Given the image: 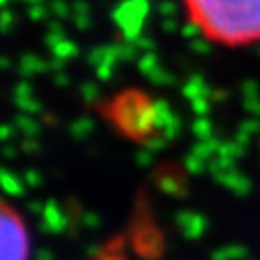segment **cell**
<instances>
[{"instance_id": "cell-1", "label": "cell", "mask_w": 260, "mask_h": 260, "mask_svg": "<svg viewBox=\"0 0 260 260\" xmlns=\"http://www.w3.org/2000/svg\"><path fill=\"white\" fill-rule=\"evenodd\" d=\"M190 25L228 47L260 43V0H184Z\"/></svg>"}, {"instance_id": "cell-2", "label": "cell", "mask_w": 260, "mask_h": 260, "mask_svg": "<svg viewBox=\"0 0 260 260\" xmlns=\"http://www.w3.org/2000/svg\"><path fill=\"white\" fill-rule=\"evenodd\" d=\"M113 123L129 138H144L154 123L152 103L138 90H127L113 99L109 107Z\"/></svg>"}, {"instance_id": "cell-3", "label": "cell", "mask_w": 260, "mask_h": 260, "mask_svg": "<svg viewBox=\"0 0 260 260\" xmlns=\"http://www.w3.org/2000/svg\"><path fill=\"white\" fill-rule=\"evenodd\" d=\"M0 260H29V234L23 217L0 199Z\"/></svg>"}, {"instance_id": "cell-4", "label": "cell", "mask_w": 260, "mask_h": 260, "mask_svg": "<svg viewBox=\"0 0 260 260\" xmlns=\"http://www.w3.org/2000/svg\"><path fill=\"white\" fill-rule=\"evenodd\" d=\"M148 9V0H123L119 7L113 9V21L119 25L125 41H136L140 37Z\"/></svg>"}, {"instance_id": "cell-5", "label": "cell", "mask_w": 260, "mask_h": 260, "mask_svg": "<svg viewBox=\"0 0 260 260\" xmlns=\"http://www.w3.org/2000/svg\"><path fill=\"white\" fill-rule=\"evenodd\" d=\"M66 228H68V215H66V211L61 209L59 203L47 201L45 203V209L41 213V230L43 232L57 234V232H63Z\"/></svg>"}, {"instance_id": "cell-6", "label": "cell", "mask_w": 260, "mask_h": 260, "mask_svg": "<svg viewBox=\"0 0 260 260\" xmlns=\"http://www.w3.org/2000/svg\"><path fill=\"white\" fill-rule=\"evenodd\" d=\"M45 70H49V61H45L43 57H39L35 53H25L19 61V72L23 78H31V76L41 74Z\"/></svg>"}, {"instance_id": "cell-7", "label": "cell", "mask_w": 260, "mask_h": 260, "mask_svg": "<svg viewBox=\"0 0 260 260\" xmlns=\"http://www.w3.org/2000/svg\"><path fill=\"white\" fill-rule=\"evenodd\" d=\"M0 188L7 194H13V197H23L27 184H25L23 176H17L15 172H11L7 168H0Z\"/></svg>"}, {"instance_id": "cell-8", "label": "cell", "mask_w": 260, "mask_h": 260, "mask_svg": "<svg viewBox=\"0 0 260 260\" xmlns=\"http://www.w3.org/2000/svg\"><path fill=\"white\" fill-rule=\"evenodd\" d=\"M72 21L76 25L78 31H88L92 25V15H90V7L84 0H76L72 3Z\"/></svg>"}, {"instance_id": "cell-9", "label": "cell", "mask_w": 260, "mask_h": 260, "mask_svg": "<svg viewBox=\"0 0 260 260\" xmlns=\"http://www.w3.org/2000/svg\"><path fill=\"white\" fill-rule=\"evenodd\" d=\"M92 132H94V121H92L90 117H78V119L70 125V134H72V138L78 140V142L86 140Z\"/></svg>"}, {"instance_id": "cell-10", "label": "cell", "mask_w": 260, "mask_h": 260, "mask_svg": "<svg viewBox=\"0 0 260 260\" xmlns=\"http://www.w3.org/2000/svg\"><path fill=\"white\" fill-rule=\"evenodd\" d=\"M15 125L21 129V132L27 136V138H35L39 134V123L35 121L33 115H27V113H21L17 119H15Z\"/></svg>"}, {"instance_id": "cell-11", "label": "cell", "mask_w": 260, "mask_h": 260, "mask_svg": "<svg viewBox=\"0 0 260 260\" xmlns=\"http://www.w3.org/2000/svg\"><path fill=\"white\" fill-rule=\"evenodd\" d=\"M51 51H53V57H59V59H63V61H68V59H72V57L78 55V43L72 41V39H63V41H61L59 45H55Z\"/></svg>"}, {"instance_id": "cell-12", "label": "cell", "mask_w": 260, "mask_h": 260, "mask_svg": "<svg viewBox=\"0 0 260 260\" xmlns=\"http://www.w3.org/2000/svg\"><path fill=\"white\" fill-rule=\"evenodd\" d=\"M63 39H68V37H66V31H63L61 23H59V21H53V23H49V27H47V33H45V45L53 49V47H55V45H59Z\"/></svg>"}, {"instance_id": "cell-13", "label": "cell", "mask_w": 260, "mask_h": 260, "mask_svg": "<svg viewBox=\"0 0 260 260\" xmlns=\"http://www.w3.org/2000/svg\"><path fill=\"white\" fill-rule=\"evenodd\" d=\"M49 11H51V15H53L57 21H63V19L72 17V5H68L66 0H51Z\"/></svg>"}, {"instance_id": "cell-14", "label": "cell", "mask_w": 260, "mask_h": 260, "mask_svg": "<svg viewBox=\"0 0 260 260\" xmlns=\"http://www.w3.org/2000/svg\"><path fill=\"white\" fill-rule=\"evenodd\" d=\"M15 101H17V107L21 109V113H27V115L41 113V103L35 96H25V99H15Z\"/></svg>"}, {"instance_id": "cell-15", "label": "cell", "mask_w": 260, "mask_h": 260, "mask_svg": "<svg viewBox=\"0 0 260 260\" xmlns=\"http://www.w3.org/2000/svg\"><path fill=\"white\" fill-rule=\"evenodd\" d=\"M80 94H82L84 101L94 103V101L101 96V90H99V86H96L94 82H84V84L80 86Z\"/></svg>"}, {"instance_id": "cell-16", "label": "cell", "mask_w": 260, "mask_h": 260, "mask_svg": "<svg viewBox=\"0 0 260 260\" xmlns=\"http://www.w3.org/2000/svg\"><path fill=\"white\" fill-rule=\"evenodd\" d=\"M15 27V13L9 9L0 11V33H9Z\"/></svg>"}, {"instance_id": "cell-17", "label": "cell", "mask_w": 260, "mask_h": 260, "mask_svg": "<svg viewBox=\"0 0 260 260\" xmlns=\"http://www.w3.org/2000/svg\"><path fill=\"white\" fill-rule=\"evenodd\" d=\"M27 15H29L31 21H45L51 15V11L45 5H33V7H29V13Z\"/></svg>"}, {"instance_id": "cell-18", "label": "cell", "mask_w": 260, "mask_h": 260, "mask_svg": "<svg viewBox=\"0 0 260 260\" xmlns=\"http://www.w3.org/2000/svg\"><path fill=\"white\" fill-rule=\"evenodd\" d=\"M119 57L129 61V59H134L136 57V43L134 41H125V43H119Z\"/></svg>"}, {"instance_id": "cell-19", "label": "cell", "mask_w": 260, "mask_h": 260, "mask_svg": "<svg viewBox=\"0 0 260 260\" xmlns=\"http://www.w3.org/2000/svg\"><path fill=\"white\" fill-rule=\"evenodd\" d=\"M25 96H35V90L29 80H21L15 86V99H25Z\"/></svg>"}, {"instance_id": "cell-20", "label": "cell", "mask_w": 260, "mask_h": 260, "mask_svg": "<svg viewBox=\"0 0 260 260\" xmlns=\"http://www.w3.org/2000/svg\"><path fill=\"white\" fill-rule=\"evenodd\" d=\"M103 59H105V45L101 47H92L90 51H88V63L90 66H94V68H99L101 63H103Z\"/></svg>"}, {"instance_id": "cell-21", "label": "cell", "mask_w": 260, "mask_h": 260, "mask_svg": "<svg viewBox=\"0 0 260 260\" xmlns=\"http://www.w3.org/2000/svg\"><path fill=\"white\" fill-rule=\"evenodd\" d=\"M23 180H25V184H27V186H39L43 178H41V172H39V170H33V168H29V170L25 172Z\"/></svg>"}, {"instance_id": "cell-22", "label": "cell", "mask_w": 260, "mask_h": 260, "mask_svg": "<svg viewBox=\"0 0 260 260\" xmlns=\"http://www.w3.org/2000/svg\"><path fill=\"white\" fill-rule=\"evenodd\" d=\"M82 223H84L86 228L94 230V228L101 225V217H99L96 213H92V211H84V213H82Z\"/></svg>"}, {"instance_id": "cell-23", "label": "cell", "mask_w": 260, "mask_h": 260, "mask_svg": "<svg viewBox=\"0 0 260 260\" xmlns=\"http://www.w3.org/2000/svg\"><path fill=\"white\" fill-rule=\"evenodd\" d=\"M15 134V127L13 125H0V144H9L11 138Z\"/></svg>"}, {"instance_id": "cell-24", "label": "cell", "mask_w": 260, "mask_h": 260, "mask_svg": "<svg viewBox=\"0 0 260 260\" xmlns=\"http://www.w3.org/2000/svg\"><path fill=\"white\" fill-rule=\"evenodd\" d=\"M63 66H66V61L59 59V57L49 59V70H51V72H61V70H63Z\"/></svg>"}, {"instance_id": "cell-25", "label": "cell", "mask_w": 260, "mask_h": 260, "mask_svg": "<svg viewBox=\"0 0 260 260\" xmlns=\"http://www.w3.org/2000/svg\"><path fill=\"white\" fill-rule=\"evenodd\" d=\"M53 82H55L57 86H68V84H70V76H68V74H63V72H55Z\"/></svg>"}, {"instance_id": "cell-26", "label": "cell", "mask_w": 260, "mask_h": 260, "mask_svg": "<svg viewBox=\"0 0 260 260\" xmlns=\"http://www.w3.org/2000/svg\"><path fill=\"white\" fill-rule=\"evenodd\" d=\"M27 207H29V211H31V213L41 215V213H43V209H45V203H39V201H29V203H27Z\"/></svg>"}, {"instance_id": "cell-27", "label": "cell", "mask_w": 260, "mask_h": 260, "mask_svg": "<svg viewBox=\"0 0 260 260\" xmlns=\"http://www.w3.org/2000/svg\"><path fill=\"white\" fill-rule=\"evenodd\" d=\"M35 260H53V252L47 248H41L35 252Z\"/></svg>"}, {"instance_id": "cell-28", "label": "cell", "mask_w": 260, "mask_h": 260, "mask_svg": "<svg viewBox=\"0 0 260 260\" xmlns=\"http://www.w3.org/2000/svg\"><path fill=\"white\" fill-rule=\"evenodd\" d=\"M37 144H39V142H35L33 138H27V140L23 142V146H21V148H23L25 152H35V150H39V146H37Z\"/></svg>"}, {"instance_id": "cell-29", "label": "cell", "mask_w": 260, "mask_h": 260, "mask_svg": "<svg viewBox=\"0 0 260 260\" xmlns=\"http://www.w3.org/2000/svg\"><path fill=\"white\" fill-rule=\"evenodd\" d=\"M11 66V59L5 57V55H0V68H9Z\"/></svg>"}, {"instance_id": "cell-30", "label": "cell", "mask_w": 260, "mask_h": 260, "mask_svg": "<svg viewBox=\"0 0 260 260\" xmlns=\"http://www.w3.org/2000/svg\"><path fill=\"white\" fill-rule=\"evenodd\" d=\"M23 3H27L29 7H33V5H43V0H23Z\"/></svg>"}, {"instance_id": "cell-31", "label": "cell", "mask_w": 260, "mask_h": 260, "mask_svg": "<svg viewBox=\"0 0 260 260\" xmlns=\"http://www.w3.org/2000/svg\"><path fill=\"white\" fill-rule=\"evenodd\" d=\"M7 3H9V0H0V7H5Z\"/></svg>"}]
</instances>
